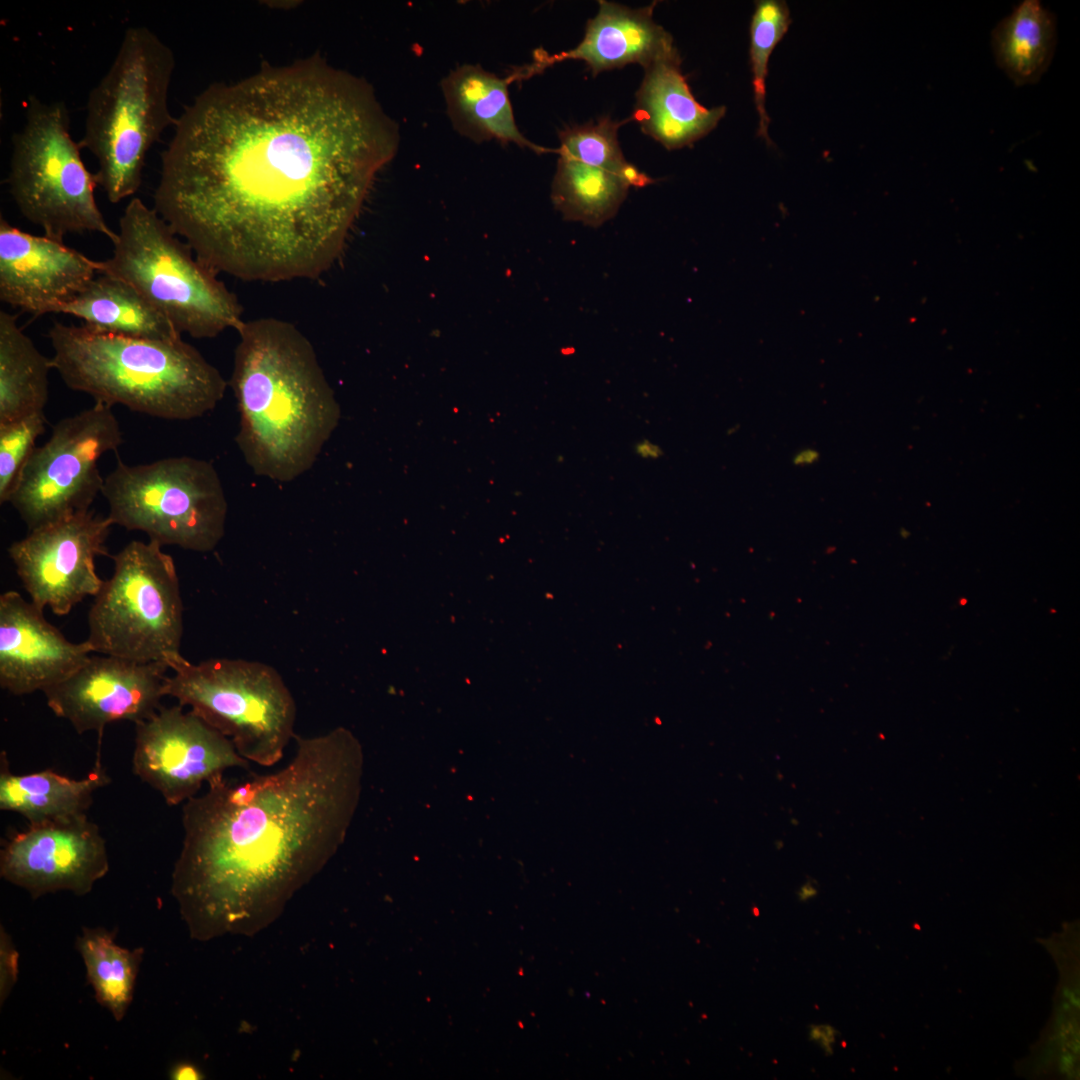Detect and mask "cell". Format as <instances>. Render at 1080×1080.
I'll return each mask as SVG.
<instances>
[{"instance_id": "obj_1", "label": "cell", "mask_w": 1080, "mask_h": 1080, "mask_svg": "<svg viewBox=\"0 0 1080 1080\" xmlns=\"http://www.w3.org/2000/svg\"><path fill=\"white\" fill-rule=\"evenodd\" d=\"M161 156L153 208L217 273L315 279L339 258L397 123L313 57L201 92Z\"/></svg>"}, {"instance_id": "obj_2", "label": "cell", "mask_w": 1080, "mask_h": 1080, "mask_svg": "<svg viewBox=\"0 0 1080 1080\" xmlns=\"http://www.w3.org/2000/svg\"><path fill=\"white\" fill-rule=\"evenodd\" d=\"M294 739L295 755L280 770L216 778L183 803L171 892L197 937L285 901L344 838L356 797V741L341 727Z\"/></svg>"}, {"instance_id": "obj_3", "label": "cell", "mask_w": 1080, "mask_h": 1080, "mask_svg": "<svg viewBox=\"0 0 1080 1080\" xmlns=\"http://www.w3.org/2000/svg\"><path fill=\"white\" fill-rule=\"evenodd\" d=\"M236 331L230 380L240 418L236 443L254 474L293 481L316 462L340 406L312 343L294 324L259 317Z\"/></svg>"}, {"instance_id": "obj_4", "label": "cell", "mask_w": 1080, "mask_h": 1080, "mask_svg": "<svg viewBox=\"0 0 1080 1080\" xmlns=\"http://www.w3.org/2000/svg\"><path fill=\"white\" fill-rule=\"evenodd\" d=\"M50 358L65 385L112 407L186 421L212 411L227 383L181 336L148 339L106 334L55 322Z\"/></svg>"}, {"instance_id": "obj_5", "label": "cell", "mask_w": 1080, "mask_h": 1080, "mask_svg": "<svg viewBox=\"0 0 1080 1080\" xmlns=\"http://www.w3.org/2000/svg\"><path fill=\"white\" fill-rule=\"evenodd\" d=\"M174 53L153 31L129 27L86 104L79 145L97 160V184L117 204L142 183L148 152L176 120L168 107Z\"/></svg>"}, {"instance_id": "obj_6", "label": "cell", "mask_w": 1080, "mask_h": 1080, "mask_svg": "<svg viewBox=\"0 0 1080 1080\" xmlns=\"http://www.w3.org/2000/svg\"><path fill=\"white\" fill-rule=\"evenodd\" d=\"M117 233L111 257L99 261V273L132 285L181 335L213 338L243 323L235 294L153 207L131 199Z\"/></svg>"}, {"instance_id": "obj_7", "label": "cell", "mask_w": 1080, "mask_h": 1080, "mask_svg": "<svg viewBox=\"0 0 1080 1080\" xmlns=\"http://www.w3.org/2000/svg\"><path fill=\"white\" fill-rule=\"evenodd\" d=\"M165 696L228 737L240 756L264 767L278 763L295 736L296 703L272 666L244 659L193 663L181 653L166 660Z\"/></svg>"}, {"instance_id": "obj_8", "label": "cell", "mask_w": 1080, "mask_h": 1080, "mask_svg": "<svg viewBox=\"0 0 1080 1080\" xmlns=\"http://www.w3.org/2000/svg\"><path fill=\"white\" fill-rule=\"evenodd\" d=\"M81 149L71 136L65 102L44 103L30 95L25 124L12 136L10 194L23 217L48 237L96 232L114 244L118 233L97 205L96 176L86 168Z\"/></svg>"}, {"instance_id": "obj_9", "label": "cell", "mask_w": 1080, "mask_h": 1080, "mask_svg": "<svg viewBox=\"0 0 1080 1080\" xmlns=\"http://www.w3.org/2000/svg\"><path fill=\"white\" fill-rule=\"evenodd\" d=\"M101 495L113 525L142 531L161 546L212 551L225 533L228 503L212 463L176 456L128 465L118 460Z\"/></svg>"}, {"instance_id": "obj_10", "label": "cell", "mask_w": 1080, "mask_h": 1080, "mask_svg": "<svg viewBox=\"0 0 1080 1080\" xmlns=\"http://www.w3.org/2000/svg\"><path fill=\"white\" fill-rule=\"evenodd\" d=\"M111 557L113 574L94 596L86 641L102 655L166 663L180 653L183 634L173 558L151 540H133Z\"/></svg>"}, {"instance_id": "obj_11", "label": "cell", "mask_w": 1080, "mask_h": 1080, "mask_svg": "<svg viewBox=\"0 0 1080 1080\" xmlns=\"http://www.w3.org/2000/svg\"><path fill=\"white\" fill-rule=\"evenodd\" d=\"M122 442L112 407L103 403L61 419L35 447L7 503L29 531L90 510L104 485L98 462Z\"/></svg>"}, {"instance_id": "obj_12", "label": "cell", "mask_w": 1080, "mask_h": 1080, "mask_svg": "<svg viewBox=\"0 0 1080 1080\" xmlns=\"http://www.w3.org/2000/svg\"><path fill=\"white\" fill-rule=\"evenodd\" d=\"M135 730L132 771L169 806L196 796L230 768L250 769L228 737L179 704L161 706Z\"/></svg>"}, {"instance_id": "obj_13", "label": "cell", "mask_w": 1080, "mask_h": 1080, "mask_svg": "<svg viewBox=\"0 0 1080 1080\" xmlns=\"http://www.w3.org/2000/svg\"><path fill=\"white\" fill-rule=\"evenodd\" d=\"M113 523L92 510L47 524L13 542L8 553L31 601L64 616L95 596L103 584L95 559L108 555L105 546Z\"/></svg>"}, {"instance_id": "obj_14", "label": "cell", "mask_w": 1080, "mask_h": 1080, "mask_svg": "<svg viewBox=\"0 0 1080 1080\" xmlns=\"http://www.w3.org/2000/svg\"><path fill=\"white\" fill-rule=\"evenodd\" d=\"M169 666L120 657L90 656L70 676L43 691L53 713L78 734L95 731L98 750L104 729L119 721L135 724L162 705Z\"/></svg>"}, {"instance_id": "obj_15", "label": "cell", "mask_w": 1080, "mask_h": 1080, "mask_svg": "<svg viewBox=\"0 0 1080 1080\" xmlns=\"http://www.w3.org/2000/svg\"><path fill=\"white\" fill-rule=\"evenodd\" d=\"M109 871L106 841L87 816L28 825L0 851V876L34 899L69 891L83 896Z\"/></svg>"}, {"instance_id": "obj_16", "label": "cell", "mask_w": 1080, "mask_h": 1080, "mask_svg": "<svg viewBox=\"0 0 1080 1080\" xmlns=\"http://www.w3.org/2000/svg\"><path fill=\"white\" fill-rule=\"evenodd\" d=\"M99 273V261L63 240L0 219V300L39 317L61 313Z\"/></svg>"}, {"instance_id": "obj_17", "label": "cell", "mask_w": 1080, "mask_h": 1080, "mask_svg": "<svg viewBox=\"0 0 1080 1080\" xmlns=\"http://www.w3.org/2000/svg\"><path fill=\"white\" fill-rule=\"evenodd\" d=\"M43 612L17 591L0 595V686L13 695L43 692L93 653L87 641H69Z\"/></svg>"}, {"instance_id": "obj_18", "label": "cell", "mask_w": 1080, "mask_h": 1080, "mask_svg": "<svg viewBox=\"0 0 1080 1080\" xmlns=\"http://www.w3.org/2000/svg\"><path fill=\"white\" fill-rule=\"evenodd\" d=\"M657 2L638 8L599 1L597 15L587 22L582 41L573 49L550 55L543 49L534 52V61L513 70L512 82L541 73L549 66L566 60L584 61L593 75L637 63L643 68L675 52L672 36L653 19Z\"/></svg>"}, {"instance_id": "obj_19", "label": "cell", "mask_w": 1080, "mask_h": 1080, "mask_svg": "<svg viewBox=\"0 0 1080 1080\" xmlns=\"http://www.w3.org/2000/svg\"><path fill=\"white\" fill-rule=\"evenodd\" d=\"M678 51L644 67L631 120L665 148L690 145L711 132L725 115V107L699 104L681 72Z\"/></svg>"}, {"instance_id": "obj_20", "label": "cell", "mask_w": 1080, "mask_h": 1080, "mask_svg": "<svg viewBox=\"0 0 1080 1080\" xmlns=\"http://www.w3.org/2000/svg\"><path fill=\"white\" fill-rule=\"evenodd\" d=\"M508 77H499L478 64L451 70L441 83L447 115L453 128L481 143H513L536 153L555 152L529 141L518 129L509 97Z\"/></svg>"}, {"instance_id": "obj_21", "label": "cell", "mask_w": 1080, "mask_h": 1080, "mask_svg": "<svg viewBox=\"0 0 1080 1080\" xmlns=\"http://www.w3.org/2000/svg\"><path fill=\"white\" fill-rule=\"evenodd\" d=\"M110 777L97 753L96 763L81 779L52 769L29 774L12 773L7 755H0V809L24 817L28 825L63 822L87 816L95 792Z\"/></svg>"}, {"instance_id": "obj_22", "label": "cell", "mask_w": 1080, "mask_h": 1080, "mask_svg": "<svg viewBox=\"0 0 1080 1080\" xmlns=\"http://www.w3.org/2000/svg\"><path fill=\"white\" fill-rule=\"evenodd\" d=\"M61 313L83 320L86 327L112 335L172 339L181 334L128 282L98 273Z\"/></svg>"}, {"instance_id": "obj_23", "label": "cell", "mask_w": 1080, "mask_h": 1080, "mask_svg": "<svg viewBox=\"0 0 1080 1080\" xmlns=\"http://www.w3.org/2000/svg\"><path fill=\"white\" fill-rule=\"evenodd\" d=\"M999 68L1017 86L1036 83L1048 69L1056 47L1053 13L1038 0H1024L992 32Z\"/></svg>"}, {"instance_id": "obj_24", "label": "cell", "mask_w": 1080, "mask_h": 1080, "mask_svg": "<svg viewBox=\"0 0 1080 1080\" xmlns=\"http://www.w3.org/2000/svg\"><path fill=\"white\" fill-rule=\"evenodd\" d=\"M50 369L17 316L0 311V424L44 412Z\"/></svg>"}, {"instance_id": "obj_25", "label": "cell", "mask_w": 1080, "mask_h": 1080, "mask_svg": "<svg viewBox=\"0 0 1080 1080\" xmlns=\"http://www.w3.org/2000/svg\"><path fill=\"white\" fill-rule=\"evenodd\" d=\"M75 945L97 1002L121 1021L133 1001L144 949L118 945L115 933L102 927L83 928Z\"/></svg>"}, {"instance_id": "obj_26", "label": "cell", "mask_w": 1080, "mask_h": 1080, "mask_svg": "<svg viewBox=\"0 0 1080 1080\" xmlns=\"http://www.w3.org/2000/svg\"><path fill=\"white\" fill-rule=\"evenodd\" d=\"M629 187L615 172L559 156L551 199L565 219L596 227L617 213Z\"/></svg>"}, {"instance_id": "obj_27", "label": "cell", "mask_w": 1080, "mask_h": 1080, "mask_svg": "<svg viewBox=\"0 0 1080 1080\" xmlns=\"http://www.w3.org/2000/svg\"><path fill=\"white\" fill-rule=\"evenodd\" d=\"M629 120L631 118L616 122L609 117H603L597 122L566 127L559 132L560 146L556 153L615 172L629 186H647L654 180L624 158L618 143V128Z\"/></svg>"}, {"instance_id": "obj_28", "label": "cell", "mask_w": 1080, "mask_h": 1080, "mask_svg": "<svg viewBox=\"0 0 1080 1080\" xmlns=\"http://www.w3.org/2000/svg\"><path fill=\"white\" fill-rule=\"evenodd\" d=\"M790 11L781 0H760L750 23V63L754 102L759 116L758 135L771 144L768 134L770 119L765 109L766 77L772 51L788 31Z\"/></svg>"}, {"instance_id": "obj_29", "label": "cell", "mask_w": 1080, "mask_h": 1080, "mask_svg": "<svg viewBox=\"0 0 1080 1080\" xmlns=\"http://www.w3.org/2000/svg\"><path fill=\"white\" fill-rule=\"evenodd\" d=\"M43 413L0 424V502L7 503L18 477L45 432Z\"/></svg>"}, {"instance_id": "obj_30", "label": "cell", "mask_w": 1080, "mask_h": 1080, "mask_svg": "<svg viewBox=\"0 0 1080 1080\" xmlns=\"http://www.w3.org/2000/svg\"><path fill=\"white\" fill-rule=\"evenodd\" d=\"M18 952L10 935L1 926L0 932V1003L6 1000L18 977Z\"/></svg>"}, {"instance_id": "obj_31", "label": "cell", "mask_w": 1080, "mask_h": 1080, "mask_svg": "<svg viewBox=\"0 0 1080 1080\" xmlns=\"http://www.w3.org/2000/svg\"><path fill=\"white\" fill-rule=\"evenodd\" d=\"M836 1029L830 1025H811L809 1027V1040L816 1042L826 1055L833 1053V1044L836 1040Z\"/></svg>"}, {"instance_id": "obj_32", "label": "cell", "mask_w": 1080, "mask_h": 1080, "mask_svg": "<svg viewBox=\"0 0 1080 1080\" xmlns=\"http://www.w3.org/2000/svg\"><path fill=\"white\" fill-rule=\"evenodd\" d=\"M635 452L644 459H658L663 455V450L660 446L647 439H643L635 445Z\"/></svg>"}, {"instance_id": "obj_33", "label": "cell", "mask_w": 1080, "mask_h": 1080, "mask_svg": "<svg viewBox=\"0 0 1080 1080\" xmlns=\"http://www.w3.org/2000/svg\"><path fill=\"white\" fill-rule=\"evenodd\" d=\"M199 1071L192 1065L181 1064L177 1066L171 1073V1078L176 1080H195L200 1079Z\"/></svg>"}, {"instance_id": "obj_34", "label": "cell", "mask_w": 1080, "mask_h": 1080, "mask_svg": "<svg viewBox=\"0 0 1080 1080\" xmlns=\"http://www.w3.org/2000/svg\"><path fill=\"white\" fill-rule=\"evenodd\" d=\"M819 457V453L814 449H804L797 453L793 459L795 465H810L814 463Z\"/></svg>"}, {"instance_id": "obj_35", "label": "cell", "mask_w": 1080, "mask_h": 1080, "mask_svg": "<svg viewBox=\"0 0 1080 1080\" xmlns=\"http://www.w3.org/2000/svg\"><path fill=\"white\" fill-rule=\"evenodd\" d=\"M816 894L817 890L815 887H813L811 883H806L805 885H803L798 892L799 899L801 901H806L809 898L814 897Z\"/></svg>"}, {"instance_id": "obj_36", "label": "cell", "mask_w": 1080, "mask_h": 1080, "mask_svg": "<svg viewBox=\"0 0 1080 1080\" xmlns=\"http://www.w3.org/2000/svg\"><path fill=\"white\" fill-rule=\"evenodd\" d=\"M1063 994H1064V997L1069 999L1071 1004H1073L1074 1006L1079 1007V1000H1078V998H1076V996H1075V994L1073 992H1071L1069 989L1065 988L1063 990Z\"/></svg>"}, {"instance_id": "obj_37", "label": "cell", "mask_w": 1080, "mask_h": 1080, "mask_svg": "<svg viewBox=\"0 0 1080 1080\" xmlns=\"http://www.w3.org/2000/svg\"><path fill=\"white\" fill-rule=\"evenodd\" d=\"M1061 1059H1062V1060H1061V1061H1062V1064L1064 1065V1067H1065L1066 1069H1067V1067L1069 1068V1067H1070V1066H1071V1065L1073 1064V1058H1072V1056H1071V1055H1065V1056H1062V1058H1061Z\"/></svg>"}, {"instance_id": "obj_38", "label": "cell", "mask_w": 1080, "mask_h": 1080, "mask_svg": "<svg viewBox=\"0 0 1080 1080\" xmlns=\"http://www.w3.org/2000/svg\"><path fill=\"white\" fill-rule=\"evenodd\" d=\"M753 914H755V916L759 915V910L757 909V907H753Z\"/></svg>"}]
</instances>
